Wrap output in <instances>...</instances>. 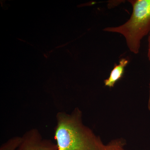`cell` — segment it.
Here are the masks:
<instances>
[{
  "mask_svg": "<svg viewBox=\"0 0 150 150\" xmlns=\"http://www.w3.org/2000/svg\"><path fill=\"white\" fill-rule=\"evenodd\" d=\"M54 139L57 150H126L122 139L104 144L91 129L83 124L82 112L76 108L68 113L59 112L56 115Z\"/></svg>",
  "mask_w": 150,
  "mask_h": 150,
  "instance_id": "cell-1",
  "label": "cell"
},
{
  "mask_svg": "<svg viewBox=\"0 0 150 150\" xmlns=\"http://www.w3.org/2000/svg\"><path fill=\"white\" fill-rule=\"evenodd\" d=\"M129 1L133 6V12L129 20L120 26L106 28L103 30L122 34L130 51L137 54L139 51L141 40L150 33V0Z\"/></svg>",
  "mask_w": 150,
  "mask_h": 150,
  "instance_id": "cell-2",
  "label": "cell"
},
{
  "mask_svg": "<svg viewBox=\"0 0 150 150\" xmlns=\"http://www.w3.org/2000/svg\"><path fill=\"white\" fill-rule=\"evenodd\" d=\"M57 144L43 138L39 130L33 128L22 136L20 144L16 150H57Z\"/></svg>",
  "mask_w": 150,
  "mask_h": 150,
  "instance_id": "cell-3",
  "label": "cell"
},
{
  "mask_svg": "<svg viewBox=\"0 0 150 150\" xmlns=\"http://www.w3.org/2000/svg\"><path fill=\"white\" fill-rule=\"evenodd\" d=\"M129 63V61L125 58L121 59L118 64H115L114 68L110 72L109 77L105 80L104 83L105 86L113 87L114 85L123 77L125 67Z\"/></svg>",
  "mask_w": 150,
  "mask_h": 150,
  "instance_id": "cell-4",
  "label": "cell"
},
{
  "mask_svg": "<svg viewBox=\"0 0 150 150\" xmlns=\"http://www.w3.org/2000/svg\"><path fill=\"white\" fill-rule=\"evenodd\" d=\"M22 140V137L15 136L10 138L1 145L0 150H16Z\"/></svg>",
  "mask_w": 150,
  "mask_h": 150,
  "instance_id": "cell-5",
  "label": "cell"
},
{
  "mask_svg": "<svg viewBox=\"0 0 150 150\" xmlns=\"http://www.w3.org/2000/svg\"><path fill=\"white\" fill-rule=\"evenodd\" d=\"M148 57L150 61V33L149 39V51H148ZM148 108L150 110V81L149 83V102H148Z\"/></svg>",
  "mask_w": 150,
  "mask_h": 150,
  "instance_id": "cell-6",
  "label": "cell"
}]
</instances>
